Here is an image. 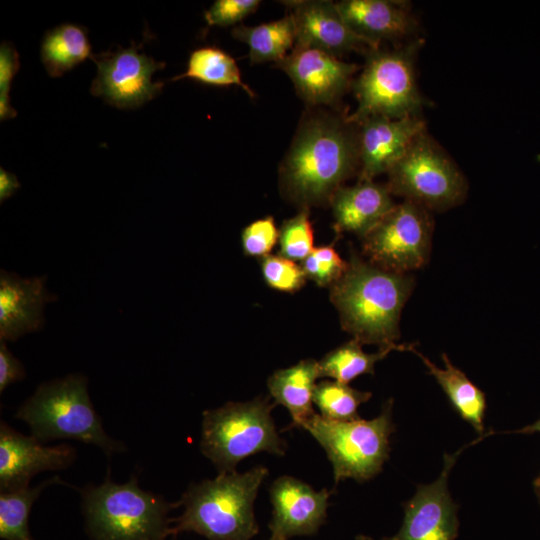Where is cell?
Masks as SVG:
<instances>
[{"instance_id":"1","label":"cell","mask_w":540,"mask_h":540,"mask_svg":"<svg viewBox=\"0 0 540 540\" xmlns=\"http://www.w3.org/2000/svg\"><path fill=\"white\" fill-rule=\"evenodd\" d=\"M354 126L330 116L312 117L300 126L280 171L287 196L306 206L330 202L359 167Z\"/></svg>"},{"instance_id":"2","label":"cell","mask_w":540,"mask_h":540,"mask_svg":"<svg viewBox=\"0 0 540 540\" xmlns=\"http://www.w3.org/2000/svg\"><path fill=\"white\" fill-rule=\"evenodd\" d=\"M414 279L364 262L352 253L344 275L331 286L332 303L345 331L363 344L412 351L415 344H397L402 308Z\"/></svg>"},{"instance_id":"3","label":"cell","mask_w":540,"mask_h":540,"mask_svg":"<svg viewBox=\"0 0 540 540\" xmlns=\"http://www.w3.org/2000/svg\"><path fill=\"white\" fill-rule=\"evenodd\" d=\"M267 474V468L256 466L192 484L177 502L183 512L172 519L171 534L194 532L208 540H250L258 533L254 501Z\"/></svg>"},{"instance_id":"4","label":"cell","mask_w":540,"mask_h":540,"mask_svg":"<svg viewBox=\"0 0 540 540\" xmlns=\"http://www.w3.org/2000/svg\"><path fill=\"white\" fill-rule=\"evenodd\" d=\"M177 503L143 490L135 475L123 484L107 477L82 492V510L91 540H166L171 534L168 514Z\"/></svg>"},{"instance_id":"5","label":"cell","mask_w":540,"mask_h":540,"mask_svg":"<svg viewBox=\"0 0 540 540\" xmlns=\"http://www.w3.org/2000/svg\"><path fill=\"white\" fill-rule=\"evenodd\" d=\"M87 378L70 374L40 384L15 417L27 424L40 442L70 439L92 444L107 455L122 452V442L108 436L91 403Z\"/></svg>"},{"instance_id":"6","label":"cell","mask_w":540,"mask_h":540,"mask_svg":"<svg viewBox=\"0 0 540 540\" xmlns=\"http://www.w3.org/2000/svg\"><path fill=\"white\" fill-rule=\"evenodd\" d=\"M274 405L257 397L203 412L200 449L219 473L234 472L243 459L260 452L285 454L271 415Z\"/></svg>"},{"instance_id":"7","label":"cell","mask_w":540,"mask_h":540,"mask_svg":"<svg viewBox=\"0 0 540 540\" xmlns=\"http://www.w3.org/2000/svg\"><path fill=\"white\" fill-rule=\"evenodd\" d=\"M422 39H413L393 50L373 49L353 81L356 110L346 118L352 124L383 116L400 119L421 115L424 100L418 89L415 63Z\"/></svg>"},{"instance_id":"8","label":"cell","mask_w":540,"mask_h":540,"mask_svg":"<svg viewBox=\"0 0 540 540\" xmlns=\"http://www.w3.org/2000/svg\"><path fill=\"white\" fill-rule=\"evenodd\" d=\"M393 401L387 400L381 413L371 419L330 421L315 413L300 426L320 444L333 467L335 486L345 479L364 482L382 471L390 454V437L395 431Z\"/></svg>"},{"instance_id":"9","label":"cell","mask_w":540,"mask_h":540,"mask_svg":"<svg viewBox=\"0 0 540 540\" xmlns=\"http://www.w3.org/2000/svg\"><path fill=\"white\" fill-rule=\"evenodd\" d=\"M387 173L391 194L428 210L449 209L461 203L467 192L464 175L427 129L416 136Z\"/></svg>"},{"instance_id":"10","label":"cell","mask_w":540,"mask_h":540,"mask_svg":"<svg viewBox=\"0 0 540 540\" xmlns=\"http://www.w3.org/2000/svg\"><path fill=\"white\" fill-rule=\"evenodd\" d=\"M433 222L429 210L410 200L395 205L363 239L370 263L406 274L429 258Z\"/></svg>"},{"instance_id":"11","label":"cell","mask_w":540,"mask_h":540,"mask_svg":"<svg viewBox=\"0 0 540 540\" xmlns=\"http://www.w3.org/2000/svg\"><path fill=\"white\" fill-rule=\"evenodd\" d=\"M141 47L133 43L128 48L93 54L97 74L91 94L120 109L137 108L158 95L164 82H153L152 75L165 63L146 55Z\"/></svg>"},{"instance_id":"12","label":"cell","mask_w":540,"mask_h":540,"mask_svg":"<svg viewBox=\"0 0 540 540\" xmlns=\"http://www.w3.org/2000/svg\"><path fill=\"white\" fill-rule=\"evenodd\" d=\"M458 453L444 455L442 472L434 482L417 486L413 497L403 504L404 517L399 531L384 540L456 539L458 505L450 495L448 477Z\"/></svg>"},{"instance_id":"13","label":"cell","mask_w":540,"mask_h":540,"mask_svg":"<svg viewBox=\"0 0 540 540\" xmlns=\"http://www.w3.org/2000/svg\"><path fill=\"white\" fill-rule=\"evenodd\" d=\"M287 73L300 97L310 105L336 103L352 82L358 69L325 51L295 45L277 63Z\"/></svg>"},{"instance_id":"14","label":"cell","mask_w":540,"mask_h":540,"mask_svg":"<svg viewBox=\"0 0 540 540\" xmlns=\"http://www.w3.org/2000/svg\"><path fill=\"white\" fill-rule=\"evenodd\" d=\"M272 518L270 540L314 535L325 523L330 492L316 491L292 476L277 478L269 489Z\"/></svg>"},{"instance_id":"15","label":"cell","mask_w":540,"mask_h":540,"mask_svg":"<svg viewBox=\"0 0 540 540\" xmlns=\"http://www.w3.org/2000/svg\"><path fill=\"white\" fill-rule=\"evenodd\" d=\"M76 450L67 443L45 446L33 436H25L5 422L0 424V490L29 486L32 477L43 471L68 468Z\"/></svg>"},{"instance_id":"16","label":"cell","mask_w":540,"mask_h":540,"mask_svg":"<svg viewBox=\"0 0 540 540\" xmlns=\"http://www.w3.org/2000/svg\"><path fill=\"white\" fill-rule=\"evenodd\" d=\"M357 126L359 181H370L387 173L412 141L426 128L422 115L391 119L374 116Z\"/></svg>"},{"instance_id":"17","label":"cell","mask_w":540,"mask_h":540,"mask_svg":"<svg viewBox=\"0 0 540 540\" xmlns=\"http://www.w3.org/2000/svg\"><path fill=\"white\" fill-rule=\"evenodd\" d=\"M297 46L316 48L336 57L351 51L368 53L379 48L358 36L344 21L336 3L291 2Z\"/></svg>"},{"instance_id":"18","label":"cell","mask_w":540,"mask_h":540,"mask_svg":"<svg viewBox=\"0 0 540 540\" xmlns=\"http://www.w3.org/2000/svg\"><path fill=\"white\" fill-rule=\"evenodd\" d=\"M46 276L22 278L0 273V340L16 341L44 326V307L55 300L45 285Z\"/></svg>"},{"instance_id":"19","label":"cell","mask_w":540,"mask_h":540,"mask_svg":"<svg viewBox=\"0 0 540 540\" xmlns=\"http://www.w3.org/2000/svg\"><path fill=\"white\" fill-rule=\"evenodd\" d=\"M336 7L347 25L375 46L382 41H402L415 36L418 21L403 1L344 0Z\"/></svg>"},{"instance_id":"20","label":"cell","mask_w":540,"mask_h":540,"mask_svg":"<svg viewBox=\"0 0 540 540\" xmlns=\"http://www.w3.org/2000/svg\"><path fill=\"white\" fill-rule=\"evenodd\" d=\"M335 228L365 236L395 206L387 185L359 181L340 187L331 200Z\"/></svg>"},{"instance_id":"21","label":"cell","mask_w":540,"mask_h":540,"mask_svg":"<svg viewBox=\"0 0 540 540\" xmlns=\"http://www.w3.org/2000/svg\"><path fill=\"white\" fill-rule=\"evenodd\" d=\"M320 377L319 364L305 359L288 368L275 371L268 379L273 403L284 406L290 413V427H300L315 414L313 395Z\"/></svg>"},{"instance_id":"22","label":"cell","mask_w":540,"mask_h":540,"mask_svg":"<svg viewBox=\"0 0 540 540\" xmlns=\"http://www.w3.org/2000/svg\"><path fill=\"white\" fill-rule=\"evenodd\" d=\"M412 352L420 357L429 373L436 379L456 413L477 433L483 434L487 407L484 392L455 367L445 353L442 354L444 368H439L415 348Z\"/></svg>"},{"instance_id":"23","label":"cell","mask_w":540,"mask_h":540,"mask_svg":"<svg viewBox=\"0 0 540 540\" xmlns=\"http://www.w3.org/2000/svg\"><path fill=\"white\" fill-rule=\"evenodd\" d=\"M92 55L87 31L77 24L64 23L49 30L41 43V60L51 77L62 76Z\"/></svg>"},{"instance_id":"24","label":"cell","mask_w":540,"mask_h":540,"mask_svg":"<svg viewBox=\"0 0 540 540\" xmlns=\"http://www.w3.org/2000/svg\"><path fill=\"white\" fill-rule=\"evenodd\" d=\"M232 35L247 44L252 63L280 62L294 48L297 37L295 22L290 13L269 23L235 27Z\"/></svg>"},{"instance_id":"25","label":"cell","mask_w":540,"mask_h":540,"mask_svg":"<svg viewBox=\"0 0 540 540\" xmlns=\"http://www.w3.org/2000/svg\"><path fill=\"white\" fill-rule=\"evenodd\" d=\"M194 79L212 86H239L250 96L254 92L242 81L240 70L233 57L220 48L206 46L198 48L189 56L184 73L170 79Z\"/></svg>"},{"instance_id":"26","label":"cell","mask_w":540,"mask_h":540,"mask_svg":"<svg viewBox=\"0 0 540 540\" xmlns=\"http://www.w3.org/2000/svg\"><path fill=\"white\" fill-rule=\"evenodd\" d=\"M394 347L381 348L376 353H366L355 339L327 353L319 362L320 377L348 384L363 374H373L375 364L385 358ZM400 351V350H399Z\"/></svg>"},{"instance_id":"27","label":"cell","mask_w":540,"mask_h":540,"mask_svg":"<svg viewBox=\"0 0 540 540\" xmlns=\"http://www.w3.org/2000/svg\"><path fill=\"white\" fill-rule=\"evenodd\" d=\"M55 483L58 476L35 487H24L0 493V538L3 540H34L29 531V514L41 492Z\"/></svg>"},{"instance_id":"28","label":"cell","mask_w":540,"mask_h":540,"mask_svg":"<svg viewBox=\"0 0 540 540\" xmlns=\"http://www.w3.org/2000/svg\"><path fill=\"white\" fill-rule=\"evenodd\" d=\"M371 396V392L357 390L334 380H325L316 385L313 402L319 409L321 417L343 422L360 418L358 409Z\"/></svg>"},{"instance_id":"29","label":"cell","mask_w":540,"mask_h":540,"mask_svg":"<svg viewBox=\"0 0 540 540\" xmlns=\"http://www.w3.org/2000/svg\"><path fill=\"white\" fill-rule=\"evenodd\" d=\"M280 255L293 261H303L314 250L313 227L307 207L285 220L279 230Z\"/></svg>"},{"instance_id":"30","label":"cell","mask_w":540,"mask_h":540,"mask_svg":"<svg viewBox=\"0 0 540 540\" xmlns=\"http://www.w3.org/2000/svg\"><path fill=\"white\" fill-rule=\"evenodd\" d=\"M302 269L306 277L319 286H332L346 272L345 262L334 246L327 245L314 248L312 253L302 261Z\"/></svg>"},{"instance_id":"31","label":"cell","mask_w":540,"mask_h":540,"mask_svg":"<svg viewBox=\"0 0 540 540\" xmlns=\"http://www.w3.org/2000/svg\"><path fill=\"white\" fill-rule=\"evenodd\" d=\"M261 271L267 285L282 292H295L305 284L306 275L295 261L281 255L261 259Z\"/></svg>"},{"instance_id":"32","label":"cell","mask_w":540,"mask_h":540,"mask_svg":"<svg viewBox=\"0 0 540 540\" xmlns=\"http://www.w3.org/2000/svg\"><path fill=\"white\" fill-rule=\"evenodd\" d=\"M279 240V230L273 217L258 219L246 226L241 235L243 251L248 256L265 257Z\"/></svg>"},{"instance_id":"33","label":"cell","mask_w":540,"mask_h":540,"mask_svg":"<svg viewBox=\"0 0 540 540\" xmlns=\"http://www.w3.org/2000/svg\"><path fill=\"white\" fill-rule=\"evenodd\" d=\"M20 68L19 54L15 47L8 42L0 46V119L7 120L17 115L10 104L9 92L12 81Z\"/></svg>"},{"instance_id":"34","label":"cell","mask_w":540,"mask_h":540,"mask_svg":"<svg viewBox=\"0 0 540 540\" xmlns=\"http://www.w3.org/2000/svg\"><path fill=\"white\" fill-rule=\"evenodd\" d=\"M259 5V0H216L204 16L210 26H229L253 13Z\"/></svg>"},{"instance_id":"35","label":"cell","mask_w":540,"mask_h":540,"mask_svg":"<svg viewBox=\"0 0 540 540\" xmlns=\"http://www.w3.org/2000/svg\"><path fill=\"white\" fill-rule=\"evenodd\" d=\"M23 364L9 351L6 342L0 340V392L9 385L25 378Z\"/></svg>"},{"instance_id":"36","label":"cell","mask_w":540,"mask_h":540,"mask_svg":"<svg viewBox=\"0 0 540 540\" xmlns=\"http://www.w3.org/2000/svg\"><path fill=\"white\" fill-rule=\"evenodd\" d=\"M21 186L15 174L0 168V201L11 197Z\"/></svg>"},{"instance_id":"37","label":"cell","mask_w":540,"mask_h":540,"mask_svg":"<svg viewBox=\"0 0 540 540\" xmlns=\"http://www.w3.org/2000/svg\"><path fill=\"white\" fill-rule=\"evenodd\" d=\"M512 432L519 433V434H533V433H538V432L540 433V418L534 423L524 426L523 428L512 431Z\"/></svg>"},{"instance_id":"38","label":"cell","mask_w":540,"mask_h":540,"mask_svg":"<svg viewBox=\"0 0 540 540\" xmlns=\"http://www.w3.org/2000/svg\"><path fill=\"white\" fill-rule=\"evenodd\" d=\"M533 489L536 495V498L538 500V503L540 505V473L534 478L533 482Z\"/></svg>"},{"instance_id":"39","label":"cell","mask_w":540,"mask_h":540,"mask_svg":"<svg viewBox=\"0 0 540 540\" xmlns=\"http://www.w3.org/2000/svg\"><path fill=\"white\" fill-rule=\"evenodd\" d=\"M356 540H373L371 537L369 536H366V535H358L356 537Z\"/></svg>"},{"instance_id":"40","label":"cell","mask_w":540,"mask_h":540,"mask_svg":"<svg viewBox=\"0 0 540 540\" xmlns=\"http://www.w3.org/2000/svg\"><path fill=\"white\" fill-rule=\"evenodd\" d=\"M268 540H270V539H268Z\"/></svg>"}]
</instances>
